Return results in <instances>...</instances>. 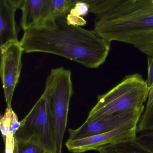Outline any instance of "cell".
I'll list each match as a JSON object with an SVG mask.
<instances>
[{
    "label": "cell",
    "instance_id": "cell-4",
    "mask_svg": "<svg viewBox=\"0 0 153 153\" xmlns=\"http://www.w3.org/2000/svg\"><path fill=\"white\" fill-rule=\"evenodd\" d=\"M72 73L63 67L52 69L46 81L44 94L51 117L54 152L63 153L70 100L72 95Z\"/></svg>",
    "mask_w": 153,
    "mask_h": 153
},
{
    "label": "cell",
    "instance_id": "cell-7",
    "mask_svg": "<svg viewBox=\"0 0 153 153\" xmlns=\"http://www.w3.org/2000/svg\"><path fill=\"white\" fill-rule=\"evenodd\" d=\"M1 50L0 74L6 106L10 108L21 73L22 55L23 52L19 41L9 43L1 47Z\"/></svg>",
    "mask_w": 153,
    "mask_h": 153
},
{
    "label": "cell",
    "instance_id": "cell-18",
    "mask_svg": "<svg viewBox=\"0 0 153 153\" xmlns=\"http://www.w3.org/2000/svg\"><path fill=\"white\" fill-rule=\"evenodd\" d=\"M90 12V7L87 4L78 2L70 11V13L77 16H86Z\"/></svg>",
    "mask_w": 153,
    "mask_h": 153
},
{
    "label": "cell",
    "instance_id": "cell-13",
    "mask_svg": "<svg viewBox=\"0 0 153 153\" xmlns=\"http://www.w3.org/2000/svg\"><path fill=\"white\" fill-rule=\"evenodd\" d=\"M153 131V102L146 105L144 111L138 122L137 133Z\"/></svg>",
    "mask_w": 153,
    "mask_h": 153
},
{
    "label": "cell",
    "instance_id": "cell-8",
    "mask_svg": "<svg viewBox=\"0 0 153 153\" xmlns=\"http://www.w3.org/2000/svg\"><path fill=\"white\" fill-rule=\"evenodd\" d=\"M145 107L102 117L85 122L75 129H68V140H75L107 133L116 129L130 120L141 118Z\"/></svg>",
    "mask_w": 153,
    "mask_h": 153
},
{
    "label": "cell",
    "instance_id": "cell-17",
    "mask_svg": "<svg viewBox=\"0 0 153 153\" xmlns=\"http://www.w3.org/2000/svg\"><path fill=\"white\" fill-rule=\"evenodd\" d=\"M70 12L67 0H53L52 15L54 16H66Z\"/></svg>",
    "mask_w": 153,
    "mask_h": 153
},
{
    "label": "cell",
    "instance_id": "cell-1",
    "mask_svg": "<svg viewBox=\"0 0 153 153\" xmlns=\"http://www.w3.org/2000/svg\"><path fill=\"white\" fill-rule=\"evenodd\" d=\"M20 43L24 53L57 55L91 69L105 62L110 48L94 30L69 25L66 16L52 15L24 31Z\"/></svg>",
    "mask_w": 153,
    "mask_h": 153
},
{
    "label": "cell",
    "instance_id": "cell-2",
    "mask_svg": "<svg viewBox=\"0 0 153 153\" xmlns=\"http://www.w3.org/2000/svg\"><path fill=\"white\" fill-rule=\"evenodd\" d=\"M93 30L110 43L130 44L153 58V0H122L96 17Z\"/></svg>",
    "mask_w": 153,
    "mask_h": 153
},
{
    "label": "cell",
    "instance_id": "cell-23",
    "mask_svg": "<svg viewBox=\"0 0 153 153\" xmlns=\"http://www.w3.org/2000/svg\"><path fill=\"white\" fill-rule=\"evenodd\" d=\"M153 102V85L149 89V94L146 105H150Z\"/></svg>",
    "mask_w": 153,
    "mask_h": 153
},
{
    "label": "cell",
    "instance_id": "cell-16",
    "mask_svg": "<svg viewBox=\"0 0 153 153\" xmlns=\"http://www.w3.org/2000/svg\"><path fill=\"white\" fill-rule=\"evenodd\" d=\"M136 140L148 152L153 153V131L140 133Z\"/></svg>",
    "mask_w": 153,
    "mask_h": 153
},
{
    "label": "cell",
    "instance_id": "cell-10",
    "mask_svg": "<svg viewBox=\"0 0 153 153\" xmlns=\"http://www.w3.org/2000/svg\"><path fill=\"white\" fill-rule=\"evenodd\" d=\"M16 10L10 0H0V47L19 41L15 20Z\"/></svg>",
    "mask_w": 153,
    "mask_h": 153
},
{
    "label": "cell",
    "instance_id": "cell-21",
    "mask_svg": "<svg viewBox=\"0 0 153 153\" xmlns=\"http://www.w3.org/2000/svg\"><path fill=\"white\" fill-rule=\"evenodd\" d=\"M148 74L146 80L149 89L153 85V58L148 56Z\"/></svg>",
    "mask_w": 153,
    "mask_h": 153
},
{
    "label": "cell",
    "instance_id": "cell-9",
    "mask_svg": "<svg viewBox=\"0 0 153 153\" xmlns=\"http://www.w3.org/2000/svg\"><path fill=\"white\" fill-rule=\"evenodd\" d=\"M53 0H25L22 7L20 25L24 31L52 15Z\"/></svg>",
    "mask_w": 153,
    "mask_h": 153
},
{
    "label": "cell",
    "instance_id": "cell-19",
    "mask_svg": "<svg viewBox=\"0 0 153 153\" xmlns=\"http://www.w3.org/2000/svg\"><path fill=\"white\" fill-rule=\"evenodd\" d=\"M15 135L9 134L4 142L5 148L3 153H19L17 144L15 141Z\"/></svg>",
    "mask_w": 153,
    "mask_h": 153
},
{
    "label": "cell",
    "instance_id": "cell-6",
    "mask_svg": "<svg viewBox=\"0 0 153 153\" xmlns=\"http://www.w3.org/2000/svg\"><path fill=\"white\" fill-rule=\"evenodd\" d=\"M140 118L128 121L116 129L107 133L75 140H68L65 146L73 153H83L97 151L100 147L119 143L136 138L137 128Z\"/></svg>",
    "mask_w": 153,
    "mask_h": 153
},
{
    "label": "cell",
    "instance_id": "cell-11",
    "mask_svg": "<svg viewBox=\"0 0 153 153\" xmlns=\"http://www.w3.org/2000/svg\"><path fill=\"white\" fill-rule=\"evenodd\" d=\"M99 153H151L141 146L136 138L119 143L100 147Z\"/></svg>",
    "mask_w": 153,
    "mask_h": 153
},
{
    "label": "cell",
    "instance_id": "cell-5",
    "mask_svg": "<svg viewBox=\"0 0 153 153\" xmlns=\"http://www.w3.org/2000/svg\"><path fill=\"white\" fill-rule=\"evenodd\" d=\"M20 122V126L14 136L16 143L35 142L40 144L47 153L54 152L51 117L44 94Z\"/></svg>",
    "mask_w": 153,
    "mask_h": 153
},
{
    "label": "cell",
    "instance_id": "cell-20",
    "mask_svg": "<svg viewBox=\"0 0 153 153\" xmlns=\"http://www.w3.org/2000/svg\"><path fill=\"white\" fill-rule=\"evenodd\" d=\"M66 20L69 25L77 27L85 26L87 23L86 21L82 17L71 13L67 14Z\"/></svg>",
    "mask_w": 153,
    "mask_h": 153
},
{
    "label": "cell",
    "instance_id": "cell-3",
    "mask_svg": "<svg viewBox=\"0 0 153 153\" xmlns=\"http://www.w3.org/2000/svg\"><path fill=\"white\" fill-rule=\"evenodd\" d=\"M149 92L147 82L142 75H128L110 91L98 96L86 120L144 108Z\"/></svg>",
    "mask_w": 153,
    "mask_h": 153
},
{
    "label": "cell",
    "instance_id": "cell-12",
    "mask_svg": "<svg viewBox=\"0 0 153 153\" xmlns=\"http://www.w3.org/2000/svg\"><path fill=\"white\" fill-rule=\"evenodd\" d=\"M122 0H67L70 11L78 2H83L89 5L90 12L100 16L117 5Z\"/></svg>",
    "mask_w": 153,
    "mask_h": 153
},
{
    "label": "cell",
    "instance_id": "cell-15",
    "mask_svg": "<svg viewBox=\"0 0 153 153\" xmlns=\"http://www.w3.org/2000/svg\"><path fill=\"white\" fill-rule=\"evenodd\" d=\"M13 111V110L11 108H7L4 115L1 116L0 126L4 142H5L9 134V128L10 125L11 117Z\"/></svg>",
    "mask_w": 153,
    "mask_h": 153
},
{
    "label": "cell",
    "instance_id": "cell-14",
    "mask_svg": "<svg viewBox=\"0 0 153 153\" xmlns=\"http://www.w3.org/2000/svg\"><path fill=\"white\" fill-rule=\"evenodd\" d=\"M16 143L19 153H47L40 144L35 142L28 141Z\"/></svg>",
    "mask_w": 153,
    "mask_h": 153
},
{
    "label": "cell",
    "instance_id": "cell-22",
    "mask_svg": "<svg viewBox=\"0 0 153 153\" xmlns=\"http://www.w3.org/2000/svg\"><path fill=\"white\" fill-rule=\"evenodd\" d=\"M25 1V0H10L13 5L17 9H21Z\"/></svg>",
    "mask_w": 153,
    "mask_h": 153
}]
</instances>
